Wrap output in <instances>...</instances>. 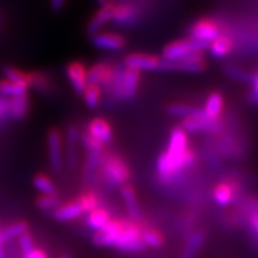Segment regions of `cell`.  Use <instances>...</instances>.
I'll return each mask as SVG.
<instances>
[{
	"mask_svg": "<svg viewBox=\"0 0 258 258\" xmlns=\"http://www.w3.org/2000/svg\"><path fill=\"white\" fill-rule=\"evenodd\" d=\"M186 133L182 128L173 129L170 137L167 151L159 157L157 163L158 176L160 180L169 183L182 170L188 169L195 163V154L188 150Z\"/></svg>",
	"mask_w": 258,
	"mask_h": 258,
	"instance_id": "1",
	"label": "cell"
},
{
	"mask_svg": "<svg viewBox=\"0 0 258 258\" xmlns=\"http://www.w3.org/2000/svg\"><path fill=\"white\" fill-rule=\"evenodd\" d=\"M93 240L97 245L111 246L124 252H138L145 246L138 227L116 220H110L101 231L96 232Z\"/></svg>",
	"mask_w": 258,
	"mask_h": 258,
	"instance_id": "2",
	"label": "cell"
},
{
	"mask_svg": "<svg viewBox=\"0 0 258 258\" xmlns=\"http://www.w3.org/2000/svg\"><path fill=\"white\" fill-rule=\"evenodd\" d=\"M211 47V43L202 42L194 38H186L182 41H175L172 43L167 44L163 50V60L176 61L185 57L194 51H203Z\"/></svg>",
	"mask_w": 258,
	"mask_h": 258,
	"instance_id": "3",
	"label": "cell"
},
{
	"mask_svg": "<svg viewBox=\"0 0 258 258\" xmlns=\"http://www.w3.org/2000/svg\"><path fill=\"white\" fill-rule=\"evenodd\" d=\"M102 172L109 184L112 186L123 185L129 178V170L121 158L108 156L101 160Z\"/></svg>",
	"mask_w": 258,
	"mask_h": 258,
	"instance_id": "4",
	"label": "cell"
},
{
	"mask_svg": "<svg viewBox=\"0 0 258 258\" xmlns=\"http://www.w3.org/2000/svg\"><path fill=\"white\" fill-rule=\"evenodd\" d=\"M202 51H194L185 57L176 61L161 60L160 69L163 71H183L190 73H201L207 69Z\"/></svg>",
	"mask_w": 258,
	"mask_h": 258,
	"instance_id": "5",
	"label": "cell"
},
{
	"mask_svg": "<svg viewBox=\"0 0 258 258\" xmlns=\"http://www.w3.org/2000/svg\"><path fill=\"white\" fill-rule=\"evenodd\" d=\"M84 144H85L86 150H88V158H86L85 169H84V173H85L86 179H91L93 175H95L96 167L102 160V151L103 145L95 139H92L89 135H84L83 138Z\"/></svg>",
	"mask_w": 258,
	"mask_h": 258,
	"instance_id": "6",
	"label": "cell"
},
{
	"mask_svg": "<svg viewBox=\"0 0 258 258\" xmlns=\"http://www.w3.org/2000/svg\"><path fill=\"white\" fill-rule=\"evenodd\" d=\"M49 161L54 172L59 173L62 170V138L59 129L54 128L48 133L47 138Z\"/></svg>",
	"mask_w": 258,
	"mask_h": 258,
	"instance_id": "7",
	"label": "cell"
},
{
	"mask_svg": "<svg viewBox=\"0 0 258 258\" xmlns=\"http://www.w3.org/2000/svg\"><path fill=\"white\" fill-rule=\"evenodd\" d=\"M161 60L156 55L144 53L129 54L124 59V64L127 69L140 71H156L160 69Z\"/></svg>",
	"mask_w": 258,
	"mask_h": 258,
	"instance_id": "8",
	"label": "cell"
},
{
	"mask_svg": "<svg viewBox=\"0 0 258 258\" xmlns=\"http://www.w3.org/2000/svg\"><path fill=\"white\" fill-rule=\"evenodd\" d=\"M115 67L110 66L109 63L99 62L93 64L88 71V84L97 86H103V88H108L110 86L112 77H114Z\"/></svg>",
	"mask_w": 258,
	"mask_h": 258,
	"instance_id": "9",
	"label": "cell"
},
{
	"mask_svg": "<svg viewBox=\"0 0 258 258\" xmlns=\"http://www.w3.org/2000/svg\"><path fill=\"white\" fill-rule=\"evenodd\" d=\"M66 74L69 77L71 85L77 95H83L88 86V71L79 61H73L66 69Z\"/></svg>",
	"mask_w": 258,
	"mask_h": 258,
	"instance_id": "10",
	"label": "cell"
},
{
	"mask_svg": "<svg viewBox=\"0 0 258 258\" xmlns=\"http://www.w3.org/2000/svg\"><path fill=\"white\" fill-rule=\"evenodd\" d=\"M190 36H191L190 38H194V40L212 43L220 36V30H219L218 25L213 23L212 21L203 19L192 25L191 30H190Z\"/></svg>",
	"mask_w": 258,
	"mask_h": 258,
	"instance_id": "11",
	"label": "cell"
},
{
	"mask_svg": "<svg viewBox=\"0 0 258 258\" xmlns=\"http://www.w3.org/2000/svg\"><path fill=\"white\" fill-rule=\"evenodd\" d=\"M93 46L105 50H121L125 46L123 36L112 32H98L92 36Z\"/></svg>",
	"mask_w": 258,
	"mask_h": 258,
	"instance_id": "12",
	"label": "cell"
},
{
	"mask_svg": "<svg viewBox=\"0 0 258 258\" xmlns=\"http://www.w3.org/2000/svg\"><path fill=\"white\" fill-rule=\"evenodd\" d=\"M88 135L104 145L112 140V128L108 121L103 118H95L89 123Z\"/></svg>",
	"mask_w": 258,
	"mask_h": 258,
	"instance_id": "13",
	"label": "cell"
},
{
	"mask_svg": "<svg viewBox=\"0 0 258 258\" xmlns=\"http://www.w3.org/2000/svg\"><path fill=\"white\" fill-rule=\"evenodd\" d=\"M218 121L208 120L206 116L184 118L182 124L183 131L188 133H200V132H214L218 128Z\"/></svg>",
	"mask_w": 258,
	"mask_h": 258,
	"instance_id": "14",
	"label": "cell"
},
{
	"mask_svg": "<svg viewBox=\"0 0 258 258\" xmlns=\"http://www.w3.org/2000/svg\"><path fill=\"white\" fill-rule=\"evenodd\" d=\"M138 18V9L132 4H122L115 6L111 21L121 25H132Z\"/></svg>",
	"mask_w": 258,
	"mask_h": 258,
	"instance_id": "15",
	"label": "cell"
},
{
	"mask_svg": "<svg viewBox=\"0 0 258 258\" xmlns=\"http://www.w3.org/2000/svg\"><path fill=\"white\" fill-rule=\"evenodd\" d=\"M140 72L133 69H125L122 80V98L132 99L137 93Z\"/></svg>",
	"mask_w": 258,
	"mask_h": 258,
	"instance_id": "16",
	"label": "cell"
},
{
	"mask_svg": "<svg viewBox=\"0 0 258 258\" xmlns=\"http://www.w3.org/2000/svg\"><path fill=\"white\" fill-rule=\"evenodd\" d=\"M85 213L84 211L82 203H80L79 200L77 201L71 202L69 205H64L62 207L55 209V213H54V217L57 221L64 222V221H71L73 219L80 217V215Z\"/></svg>",
	"mask_w": 258,
	"mask_h": 258,
	"instance_id": "17",
	"label": "cell"
},
{
	"mask_svg": "<svg viewBox=\"0 0 258 258\" xmlns=\"http://www.w3.org/2000/svg\"><path fill=\"white\" fill-rule=\"evenodd\" d=\"M115 6H110V8H102L97 14L93 16L88 24V34L93 35L98 34L103 25L108 23L109 21H111L112 18V12H114Z\"/></svg>",
	"mask_w": 258,
	"mask_h": 258,
	"instance_id": "18",
	"label": "cell"
},
{
	"mask_svg": "<svg viewBox=\"0 0 258 258\" xmlns=\"http://www.w3.org/2000/svg\"><path fill=\"white\" fill-rule=\"evenodd\" d=\"M222 108H224V98L220 93L214 92L208 97L207 102H206L205 109V116L211 121H218L219 116H220Z\"/></svg>",
	"mask_w": 258,
	"mask_h": 258,
	"instance_id": "19",
	"label": "cell"
},
{
	"mask_svg": "<svg viewBox=\"0 0 258 258\" xmlns=\"http://www.w3.org/2000/svg\"><path fill=\"white\" fill-rule=\"evenodd\" d=\"M29 110V99L28 96H21V97H14V98L9 99V106H8V114L11 116L12 118L19 120L23 118Z\"/></svg>",
	"mask_w": 258,
	"mask_h": 258,
	"instance_id": "20",
	"label": "cell"
},
{
	"mask_svg": "<svg viewBox=\"0 0 258 258\" xmlns=\"http://www.w3.org/2000/svg\"><path fill=\"white\" fill-rule=\"evenodd\" d=\"M34 88L36 91L42 93H48L53 89L50 77L44 72H32L29 73V88Z\"/></svg>",
	"mask_w": 258,
	"mask_h": 258,
	"instance_id": "21",
	"label": "cell"
},
{
	"mask_svg": "<svg viewBox=\"0 0 258 258\" xmlns=\"http://www.w3.org/2000/svg\"><path fill=\"white\" fill-rule=\"evenodd\" d=\"M121 194L131 217L133 218L134 220H139V219H140V208H139L138 199L137 196H135L134 189L132 188L131 185H124L121 190Z\"/></svg>",
	"mask_w": 258,
	"mask_h": 258,
	"instance_id": "22",
	"label": "cell"
},
{
	"mask_svg": "<svg viewBox=\"0 0 258 258\" xmlns=\"http://www.w3.org/2000/svg\"><path fill=\"white\" fill-rule=\"evenodd\" d=\"M109 221H110V217H109L108 212L101 208H96L95 211L90 212L88 219H86V224L89 227L96 232L101 231Z\"/></svg>",
	"mask_w": 258,
	"mask_h": 258,
	"instance_id": "23",
	"label": "cell"
},
{
	"mask_svg": "<svg viewBox=\"0 0 258 258\" xmlns=\"http://www.w3.org/2000/svg\"><path fill=\"white\" fill-rule=\"evenodd\" d=\"M29 86L25 84L12 83L9 80H3L0 82V95L4 97H21L28 95Z\"/></svg>",
	"mask_w": 258,
	"mask_h": 258,
	"instance_id": "24",
	"label": "cell"
},
{
	"mask_svg": "<svg viewBox=\"0 0 258 258\" xmlns=\"http://www.w3.org/2000/svg\"><path fill=\"white\" fill-rule=\"evenodd\" d=\"M67 161L71 167H76L78 157H77V141H78V129L70 127L67 131Z\"/></svg>",
	"mask_w": 258,
	"mask_h": 258,
	"instance_id": "25",
	"label": "cell"
},
{
	"mask_svg": "<svg viewBox=\"0 0 258 258\" xmlns=\"http://www.w3.org/2000/svg\"><path fill=\"white\" fill-rule=\"evenodd\" d=\"M170 115L177 116V117H198V116H205L203 109L195 108V106L186 104H172L167 108Z\"/></svg>",
	"mask_w": 258,
	"mask_h": 258,
	"instance_id": "26",
	"label": "cell"
},
{
	"mask_svg": "<svg viewBox=\"0 0 258 258\" xmlns=\"http://www.w3.org/2000/svg\"><path fill=\"white\" fill-rule=\"evenodd\" d=\"M203 240H205V235L201 232H195L191 234V237L189 238V240L186 241L184 250H183L180 258H195L196 254L201 249Z\"/></svg>",
	"mask_w": 258,
	"mask_h": 258,
	"instance_id": "27",
	"label": "cell"
},
{
	"mask_svg": "<svg viewBox=\"0 0 258 258\" xmlns=\"http://www.w3.org/2000/svg\"><path fill=\"white\" fill-rule=\"evenodd\" d=\"M232 43L230 38L226 36H219L217 40L212 42L209 49H211L212 55L214 57H224L230 53Z\"/></svg>",
	"mask_w": 258,
	"mask_h": 258,
	"instance_id": "28",
	"label": "cell"
},
{
	"mask_svg": "<svg viewBox=\"0 0 258 258\" xmlns=\"http://www.w3.org/2000/svg\"><path fill=\"white\" fill-rule=\"evenodd\" d=\"M28 230V225L25 222H15V224L8 226L4 230L0 231V237H2L3 241H9L15 239V238H19L22 234H24Z\"/></svg>",
	"mask_w": 258,
	"mask_h": 258,
	"instance_id": "29",
	"label": "cell"
},
{
	"mask_svg": "<svg viewBox=\"0 0 258 258\" xmlns=\"http://www.w3.org/2000/svg\"><path fill=\"white\" fill-rule=\"evenodd\" d=\"M232 196H233V190H232L230 184H227V183L219 184L217 188L214 189V192H213L214 201L217 202L219 206L230 205L232 201Z\"/></svg>",
	"mask_w": 258,
	"mask_h": 258,
	"instance_id": "30",
	"label": "cell"
},
{
	"mask_svg": "<svg viewBox=\"0 0 258 258\" xmlns=\"http://www.w3.org/2000/svg\"><path fill=\"white\" fill-rule=\"evenodd\" d=\"M34 185L38 191H41L43 195L47 196H55L56 195V188L54 185L53 180L48 178L44 175H37L34 178Z\"/></svg>",
	"mask_w": 258,
	"mask_h": 258,
	"instance_id": "31",
	"label": "cell"
},
{
	"mask_svg": "<svg viewBox=\"0 0 258 258\" xmlns=\"http://www.w3.org/2000/svg\"><path fill=\"white\" fill-rule=\"evenodd\" d=\"M84 101L90 109H96L101 101V88L97 85L88 84L85 91L83 93Z\"/></svg>",
	"mask_w": 258,
	"mask_h": 258,
	"instance_id": "32",
	"label": "cell"
},
{
	"mask_svg": "<svg viewBox=\"0 0 258 258\" xmlns=\"http://www.w3.org/2000/svg\"><path fill=\"white\" fill-rule=\"evenodd\" d=\"M3 73H4L9 82L25 84V85L29 86V73H24L23 71L11 66H5L3 69Z\"/></svg>",
	"mask_w": 258,
	"mask_h": 258,
	"instance_id": "33",
	"label": "cell"
},
{
	"mask_svg": "<svg viewBox=\"0 0 258 258\" xmlns=\"http://www.w3.org/2000/svg\"><path fill=\"white\" fill-rule=\"evenodd\" d=\"M225 73L227 74L228 77H231V78L240 80V82L251 83V82H252V78H253L252 73H249V72H246V71L238 69V67H234V66H227V67H226Z\"/></svg>",
	"mask_w": 258,
	"mask_h": 258,
	"instance_id": "34",
	"label": "cell"
},
{
	"mask_svg": "<svg viewBox=\"0 0 258 258\" xmlns=\"http://www.w3.org/2000/svg\"><path fill=\"white\" fill-rule=\"evenodd\" d=\"M141 240H143L144 245L151 247H159L163 244V238L161 235L156 231H145L141 233Z\"/></svg>",
	"mask_w": 258,
	"mask_h": 258,
	"instance_id": "35",
	"label": "cell"
},
{
	"mask_svg": "<svg viewBox=\"0 0 258 258\" xmlns=\"http://www.w3.org/2000/svg\"><path fill=\"white\" fill-rule=\"evenodd\" d=\"M57 205H59V200L56 199V196L43 195L37 200V207L43 211H50V209L56 208Z\"/></svg>",
	"mask_w": 258,
	"mask_h": 258,
	"instance_id": "36",
	"label": "cell"
},
{
	"mask_svg": "<svg viewBox=\"0 0 258 258\" xmlns=\"http://www.w3.org/2000/svg\"><path fill=\"white\" fill-rule=\"evenodd\" d=\"M80 203H82L84 211L85 212H92L97 208V198L93 194H86V195H83L82 198L78 199Z\"/></svg>",
	"mask_w": 258,
	"mask_h": 258,
	"instance_id": "37",
	"label": "cell"
},
{
	"mask_svg": "<svg viewBox=\"0 0 258 258\" xmlns=\"http://www.w3.org/2000/svg\"><path fill=\"white\" fill-rule=\"evenodd\" d=\"M19 245H21V249L23 251L24 254L31 252L32 250L35 249L34 240H32V237L28 232H25L24 234H22L19 237Z\"/></svg>",
	"mask_w": 258,
	"mask_h": 258,
	"instance_id": "38",
	"label": "cell"
},
{
	"mask_svg": "<svg viewBox=\"0 0 258 258\" xmlns=\"http://www.w3.org/2000/svg\"><path fill=\"white\" fill-rule=\"evenodd\" d=\"M24 258H47V254L42 250L34 249L31 252L24 254Z\"/></svg>",
	"mask_w": 258,
	"mask_h": 258,
	"instance_id": "39",
	"label": "cell"
},
{
	"mask_svg": "<svg viewBox=\"0 0 258 258\" xmlns=\"http://www.w3.org/2000/svg\"><path fill=\"white\" fill-rule=\"evenodd\" d=\"M251 84L253 85V91H252V99L254 102L258 103V73L253 74V78Z\"/></svg>",
	"mask_w": 258,
	"mask_h": 258,
	"instance_id": "40",
	"label": "cell"
},
{
	"mask_svg": "<svg viewBox=\"0 0 258 258\" xmlns=\"http://www.w3.org/2000/svg\"><path fill=\"white\" fill-rule=\"evenodd\" d=\"M66 0H50V6L54 11H60L63 8Z\"/></svg>",
	"mask_w": 258,
	"mask_h": 258,
	"instance_id": "41",
	"label": "cell"
},
{
	"mask_svg": "<svg viewBox=\"0 0 258 258\" xmlns=\"http://www.w3.org/2000/svg\"><path fill=\"white\" fill-rule=\"evenodd\" d=\"M250 226L254 233L258 234V214H252L250 217Z\"/></svg>",
	"mask_w": 258,
	"mask_h": 258,
	"instance_id": "42",
	"label": "cell"
},
{
	"mask_svg": "<svg viewBox=\"0 0 258 258\" xmlns=\"http://www.w3.org/2000/svg\"><path fill=\"white\" fill-rule=\"evenodd\" d=\"M8 106H9V99L0 98V116L8 114Z\"/></svg>",
	"mask_w": 258,
	"mask_h": 258,
	"instance_id": "43",
	"label": "cell"
},
{
	"mask_svg": "<svg viewBox=\"0 0 258 258\" xmlns=\"http://www.w3.org/2000/svg\"><path fill=\"white\" fill-rule=\"evenodd\" d=\"M102 8H110V6H115L114 0H96Z\"/></svg>",
	"mask_w": 258,
	"mask_h": 258,
	"instance_id": "44",
	"label": "cell"
},
{
	"mask_svg": "<svg viewBox=\"0 0 258 258\" xmlns=\"http://www.w3.org/2000/svg\"><path fill=\"white\" fill-rule=\"evenodd\" d=\"M0 258H4V251H3V240L0 237Z\"/></svg>",
	"mask_w": 258,
	"mask_h": 258,
	"instance_id": "45",
	"label": "cell"
},
{
	"mask_svg": "<svg viewBox=\"0 0 258 258\" xmlns=\"http://www.w3.org/2000/svg\"><path fill=\"white\" fill-rule=\"evenodd\" d=\"M61 258H71V257L70 256H62Z\"/></svg>",
	"mask_w": 258,
	"mask_h": 258,
	"instance_id": "46",
	"label": "cell"
}]
</instances>
